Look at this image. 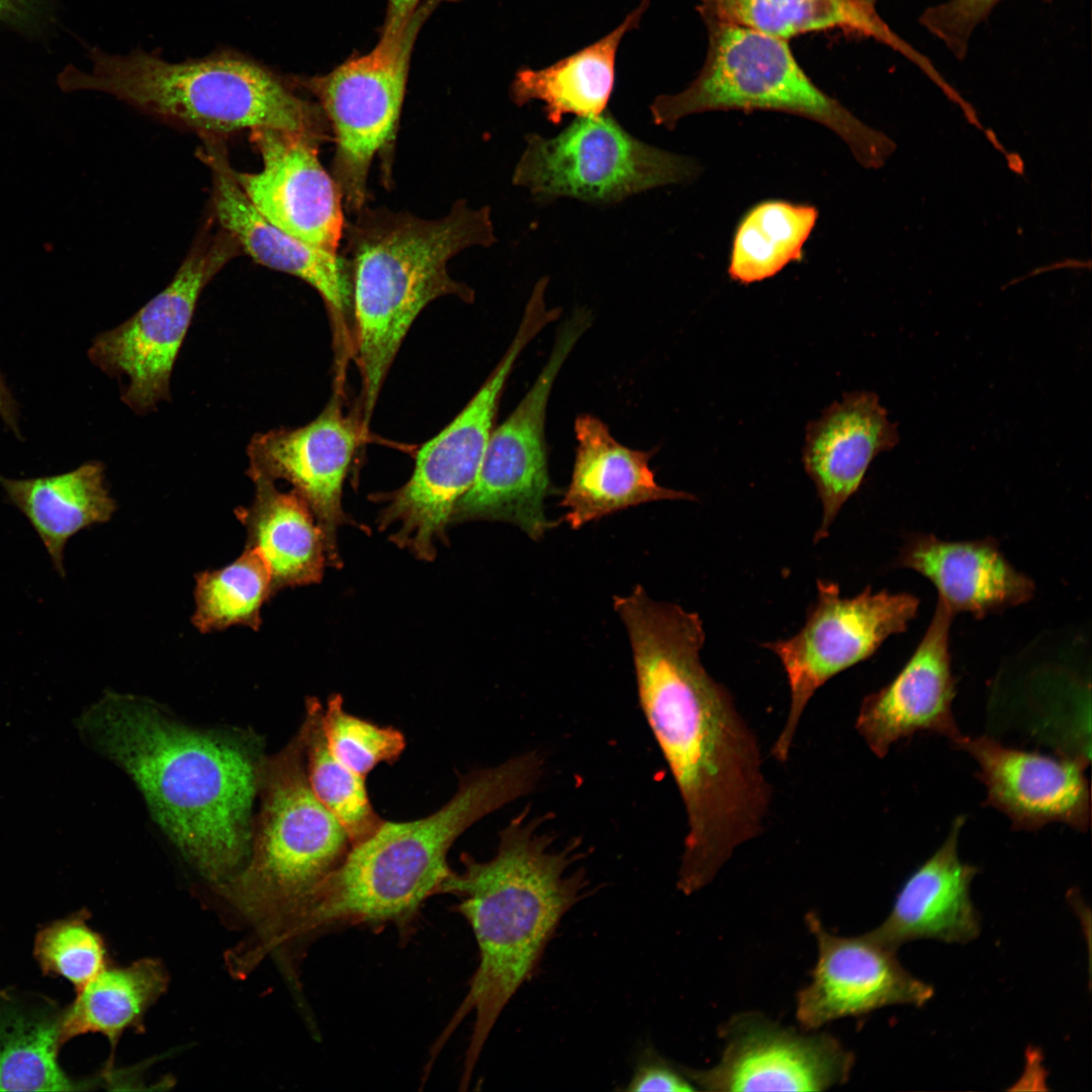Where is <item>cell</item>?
<instances>
[{
  "mask_svg": "<svg viewBox=\"0 0 1092 1092\" xmlns=\"http://www.w3.org/2000/svg\"><path fill=\"white\" fill-rule=\"evenodd\" d=\"M613 606L629 637L640 707L685 806L677 888L691 895L762 832L771 789L755 735L701 663L698 614L652 600L640 584Z\"/></svg>",
  "mask_w": 1092,
  "mask_h": 1092,
  "instance_id": "cell-1",
  "label": "cell"
},
{
  "mask_svg": "<svg viewBox=\"0 0 1092 1092\" xmlns=\"http://www.w3.org/2000/svg\"><path fill=\"white\" fill-rule=\"evenodd\" d=\"M81 735L142 793L157 824L206 880L245 864L260 760L251 738L190 726L146 698L108 693L77 720Z\"/></svg>",
  "mask_w": 1092,
  "mask_h": 1092,
  "instance_id": "cell-2",
  "label": "cell"
},
{
  "mask_svg": "<svg viewBox=\"0 0 1092 1092\" xmlns=\"http://www.w3.org/2000/svg\"><path fill=\"white\" fill-rule=\"evenodd\" d=\"M550 815L525 807L498 834L487 860L463 854V871H452L440 893L459 898L457 908L469 923L478 948V966L468 992L447 1027L446 1036L468 1014L474 1023L464 1059L467 1085L499 1015L539 969L565 914L586 895L585 871L576 839L558 846L547 828Z\"/></svg>",
  "mask_w": 1092,
  "mask_h": 1092,
  "instance_id": "cell-3",
  "label": "cell"
},
{
  "mask_svg": "<svg viewBox=\"0 0 1092 1092\" xmlns=\"http://www.w3.org/2000/svg\"><path fill=\"white\" fill-rule=\"evenodd\" d=\"M541 752L531 750L459 778L454 796L434 813L386 821L351 845L293 924L296 942L340 924L404 926L452 870L447 855L474 823L531 793L544 772Z\"/></svg>",
  "mask_w": 1092,
  "mask_h": 1092,
  "instance_id": "cell-4",
  "label": "cell"
},
{
  "mask_svg": "<svg viewBox=\"0 0 1092 1092\" xmlns=\"http://www.w3.org/2000/svg\"><path fill=\"white\" fill-rule=\"evenodd\" d=\"M345 223L353 280L355 352L366 428L390 365L410 327L431 301L448 294L473 299L447 263L459 252L495 242L490 210L463 200L436 219L364 206Z\"/></svg>",
  "mask_w": 1092,
  "mask_h": 1092,
  "instance_id": "cell-5",
  "label": "cell"
},
{
  "mask_svg": "<svg viewBox=\"0 0 1092 1092\" xmlns=\"http://www.w3.org/2000/svg\"><path fill=\"white\" fill-rule=\"evenodd\" d=\"M92 70L69 65L58 76L65 92H104L155 117L202 136L221 138L242 129L297 132L322 143L329 122L317 102L297 93L284 75L239 51L223 49L171 62L141 48L111 55L89 51Z\"/></svg>",
  "mask_w": 1092,
  "mask_h": 1092,
  "instance_id": "cell-6",
  "label": "cell"
},
{
  "mask_svg": "<svg viewBox=\"0 0 1092 1092\" xmlns=\"http://www.w3.org/2000/svg\"><path fill=\"white\" fill-rule=\"evenodd\" d=\"M260 809L248 858L218 885L260 938L242 962L250 967L280 949L284 938L351 847L340 822L313 795L297 734L263 755L257 779Z\"/></svg>",
  "mask_w": 1092,
  "mask_h": 1092,
  "instance_id": "cell-7",
  "label": "cell"
},
{
  "mask_svg": "<svg viewBox=\"0 0 1092 1092\" xmlns=\"http://www.w3.org/2000/svg\"><path fill=\"white\" fill-rule=\"evenodd\" d=\"M709 46L696 79L681 92L657 96L652 120L672 130L694 113L770 110L803 116L834 131L867 168H879L894 142L822 91L794 57L788 40L739 25L707 24Z\"/></svg>",
  "mask_w": 1092,
  "mask_h": 1092,
  "instance_id": "cell-8",
  "label": "cell"
},
{
  "mask_svg": "<svg viewBox=\"0 0 1092 1092\" xmlns=\"http://www.w3.org/2000/svg\"><path fill=\"white\" fill-rule=\"evenodd\" d=\"M555 309L530 297L517 333L503 358L459 415L419 450L408 481L389 496L378 517L384 530L397 529L390 540L421 560L436 556L437 542H446L457 502L471 487L492 432L498 402L515 363L529 343L550 323Z\"/></svg>",
  "mask_w": 1092,
  "mask_h": 1092,
  "instance_id": "cell-9",
  "label": "cell"
},
{
  "mask_svg": "<svg viewBox=\"0 0 1092 1092\" xmlns=\"http://www.w3.org/2000/svg\"><path fill=\"white\" fill-rule=\"evenodd\" d=\"M448 0H424L405 26L365 54L355 53L323 75H292L316 98L336 143L333 179L350 213L365 206L367 180L376 156L387 173L404 101L413 52L433 12Z\"/></svg>",
  "mask_w": 1092,
  "mask_h": 1092,
  "instance_id": "cell-10",
  "label": "cell"
},
{
  "mask_svg": "<svg viewBox=\"0 0 1092 1092\" xmlns=\"http://www.w3.org/2000/svg\"><path fill=\"white\" fill-rule=\"evenodd\" d=\"M513 183L539 200L571 197L617 203L660 186L695 177L694 161L646 144L608 110L577 117L553 138L526 135Z\"/></svg>",
  "mask_w": 1092,
  "mask_h": 1092,
  "instance_id": "cell-11",
  "label": "cell"
},
{
  "mask_svg": "<svg viewBox=\"0 0 1092 1092\" xmlns=\"http://www.w3.org/2000/svg\"><path fill=\"white\" fill-rule=\"evenodd\" d=\"M592 314L576 308L558 329L547 362L509 418L492 430L475 481L457 502L451 523H511L533 540L555 523L545 514L551 491L545 443L546 408L555 379Z\"/></svg>",
  "mask_w": 1092,
  "mask_h": 1092,
  "instance_id": "cell-12",
  "label": "cell"
},
{
  "mask_svg": "<svg viewBox=\"0 0 1092 1092\" xmlns=\"http://www.w3.org/2000/svg\"><path fill=\"white\" fill-rule=\"evenodd\" d=\"M919 601L907 593H873L840 597L835 582L817 581V598L803 628L793 637L762 644L781 660L790 688L786 723L771 754L786 761L803 712L827 680L872 656L891 635L904 632L916 616Z\"/></svg>",
  "mask_w": 1092,
  "mask_h": 1092,
  "instance_id": "cell-13",
  "label": "cell"
},
{
  "mask_svg": "<svg viewBox=\"0 0 1092 1092\" xmlns=\"http://www.w3.org/2000/svg\"><path fill=\"white\" fill-rule=\"evenodd\" d=\"M240 251L221 228L216 234H203L160 293L94 340L90 360L105 373L127 380L121 398L134 412L146 413L169 397L172 369L198 297Z\"/></svg>",
  "mask_w": 1092,
  "mask_h": 1092,
  "instance_id": "cell-14",
  "label": "cell"
},
{
  "mask_svg": "<svg viewBox=\"0 0 1092 1092\" xmlns=\"http://www.w3.org/2000/svg\"><path fill=\"white\" fill-rule=\"evenodd\" d=\"M720 1035L725 1046L717 1065L682 1068L698 1090L823 1091L845 1083L854 1064L831 1034L802 1033L755 1012L735 1015Z\"/></svg>",
  "mask_w": 1092,
  "mask_h": 1092,
  "instance_id": "cell-15",
  "label": "cell"
},
{
  "mask_svg": "<svg viewBox=\"0 0 1092 1092\" xmlns=\"http://www.w3.org/2000/svg\"><path fill=\"white\" fill-rule=\"evenodd\" d=\"M251 141L261 155L262 170H234L251 204L286 234L338 253L345 229L344 205L335 180L318 159L322 142L270 128L252 129Z\"/></svg>",
  "mask_w": 1092,
  "mask_h": 1092,
  "instance_id": "cell-16",
  "label": "cell"
},
{
  "mask_svg": "<svg viewBox=\"0 0 1092 1092\" xmlns=\"http://www.w3.org/2000/svg\"><path fill=\"white\" fill-rule=\"evenodd\" d=\"M806 923L818 956L810 984L797 994L796 1016L805 1031L889 1005L922 1006L933 996L929 984L901 966L896 950L869 933L834 935L813 912L806 915Z\"/></svg>",
  "mask_w": 1092,
  "mask_h": 1092,
  "instance_id": "cell-17",
  "label": "cell"
},
{
  "mask_svg": "<svg viewBox=\"0 0 1092 1092\" xmlns=\"http://www.w3.org/2000/svg\"><path fill=\"white\" fill-rule=\"evenodd\" d=\"M201 159L212 173V207L222 230L257 263L295 276L313 287L331 314L339 352L353 343L352 269L348 258L306 244L281 231L251 204L234 176L219 138L203 136Z\"/></svg>",
  "mask_w": 1092,
  "mask_h": 1092,
  "instance_id": "cell-18",
  "label": "cell"
},
{
  "mask_svg": "<svg viewBox=\"0 0 1092 1092\" xmlns=\"http://www.w3.org/2000/svg\"><path fill=\"white\" fill-rule=\"evenodd\" d=\"M360 429L337 399L312 422L255 435L248 446L250 478L284 479L308 505L325 532L329 564L340 566L337 530L348 523L342 492Z\"/></svg>",
  "mask_w": 1092,
  "mask_h": 1092,
  "instance_id": "cell-19",
  "label": "cell"
},
{
  "mask_svg": "<svg viewBox=\"0 0 1092 1092\" xmlns=\"http://www.w3.org/2000/svg\"><path fill=\"white\" fill-rule=\"evenodd\" d=\"M979 765L986 805L1006 815L1017 830L1033 831L1061 822L1079 831L1090 826V786L1082 755L1051 756L1006 746L981 736L956 745Z\"/></svg>",
  "mask_w": 1092,
  "mask_h": 1092,
  "instance_id": "cell-20",
  "label": "cell"
},
{
  "mask_svg": "<svg viewBox=\"0 0 1092 1092\" xmlns=\"http://www.w3.org/2000/svg\"><path fill=\"white\" fill-rule=\"evenodd\" d=\"M953 613L940 601L915 651L885 687L863 698L855 722L871 751L885 757L891 746L918 732L937 734L956 746L954 678L949 653Z\"/></svg>",
  "mask_w": 1092,
  "mask_h": 1092,
  "instance_id": "cell-21",
  "label": "cell"
},
{
  "mask_svg": "<svg viewBox=\"0 0 1092 1092\" xmlns=\"http://www.w3.org/2000/svg\"><path fill=\"white\" fill-rule=\"evenodd\" d=\"M898 442L897 424L889 420L873 391L846 392L807 424L802 462L823 510L815 542L828 535L842 506L860 487L873 460Z\"/></svg>",
  "mask_w": 1092,
  "mask_h": 1092,
  "instance_id": "cell-22",
  "label": "cell"
},
{
  "mask_svg": "<svg viewBox=\"0 0 1092 1092\" xmlns=\"http://www.w3.org/2000/svg\"><path fill=\"white\" fill-rule=\"evenodd\" d=\"M965 820L957 817L939 848L907 878L888 917L868 932L873 938L896 950L914 939L966 943L979 935L981 922L970 894L978 869L958 853Z\"/></svg>",
  "mask_w": 1092,
  "mask_h": 1092,
  "instance_id": "cell-23",
  "label": "cell"
},
{
  "mask_svg": "<svg viewBox=\"0 0 1092 1092\" xmlns=\"http://www.w3.org/2000/svg\"><path fill=\"white\" fill-rule=\"evenodd\" d=\"M575 459L569 485L560 506L563 520L576 530L589 522L638 505L696 496L659 485L649 461L654 451L630 449L619 443L599 418L579 415L574 423Z\"/></svg>",
  "mask_w": 1092,
  "mask_h": 1092,
  "instance_id": "cell-24",
  "label": "cell"
},
{
  "mask_svg": "<svg viewBox=\"0 0 1092 1092\" xmlns=\"http://www.w3.org/2000/svg\"><path fill=\"white\" fill-rule=\"evenodd\" d=\"M896 564L927 577L938 601L953 614L978 619L1032 598L1034 584L1004 557L993 540L944 541L933 535L910 537Z\"/></svg>",
  "mask_w": 1092,
  "mask_h": 1092,
  "instance_id": "cell-25",
  "label": "cell"
},
{
  "mask_svg": "<svg viewBox=\"0 0 1092 1092\" xmlns=\"http://www.w3.org/2000/svg\"><path fill=\"white\" fill-rule=\"evenodd\" d=\"M697 10L706 25H739L784 40L832 29L874 38L912 61L931 80L938 77L931 63L899 37L868 0H700Z\"/></svg>",
  "mask_w": 1092,
  "mask_h": 1092,
  "instance_id": "cell-26",
  "label": "cell"
},
{
  "mask_svg": "<svg viewBox=\"0 0 1092 1092\" xmlns=\"http://www.w3.org/2000/svg\"><path fill=\"white\" fill-rule=\"evenodd\" d=\"M0 487L27 519L63 578L69 540L86 528L106 523L116 509L105 484L104 467L96 461L50 476L11 478L0 473Z\"/></svg>",
  "mask_w": 1092,
  "mask_h": 1092,
  "instance_id": "cell-27",
  "label": "cell"
},
{
  "mask_svg": "<svg viewBox=\"0 0 1092 1092\" xmlns=\"http://www.w3.org/2000/svg\"><path fill=\"white\" fill-rule=\"evenodd\" d=\"M253 481V503L236 514L247 529V547L258 552L269 568L274 593L320 582L329 547L310 508L294 490L281 492L266 478Z\"/></svg>",
  "mask_w": 1092,
  "mask_h": 1092,
  "instance_id": "cell-28",
  "label": "cell"
},
{
  "mask_svg": "<svg viewBox=\"0 0 1092 1092\" xmlns=\"http://www.w3.org/2000/svg\"><path fill=\"white\" fill-rule=\"evenodd\" d=\"M649 2L642 0L616 29L549 67L518 70L510 87L512 101L518 106L531 100L542 101L543 111L553 124H559L564 114L601 115L614 89L619 44L628 31L638 26Z\"/></svg>",
  "mask_w": 1092,
  "mask_h": 1092,
  "instance_id": "cell-29",
  "label": "cell"
},
{
  "mask_svg": "<svg viewBox=\"0 0 1092 1092\" xmlns=\"http://www.w3.org/2000/svg\"><path fill=\"white\" fill-rule=\"evenodd\" d=\"M64 1014L46 996L0 993V1091L84 1089L88 1083L72 1079L59 1063Z\"/></svg>",
  "mask_w": 1092,
  "mask_h": 1092,
  "instance_id": "cell-30",
  "label": "cell"
},
{
  "mask_svg": "<svg viewBox=\"0 0 1092 1092\" xmlns=\"http://www.w3.org/2000/svg\"><path fill=\"white\" fill-rule=\"evenodd\" d=\"M169 984L163 964L142 959L126 967L107 966L77 991L65 1007V1042L85 1033L107 1037L111 1051L127 1029L140 1031L147 1011L164 994Z\"/></svg>",
  "mask_w": 1092,
  "mask_h": 1092,
  "instance_id": "cell-31",
  "label": "cell"
},
{
  "mask_svg": "<svg viewBox=\"0 0 1092 1092\" xmlns=\"http://www.w3.org/2000/svg\"><path fill=\"white\" fill-rule=\"evenodd\" d=\"M817 218L818 210L809 204L767 200L751 207L733 237L730 278L748 285L771 278L788 264L801 261Z\"/></svg>",
  "mask_w": 1092,
  "mask_h": 1092,
  "instance_id": "cell-32",
  "label": "cell"
},
{
  "mask_svg": "<svg viewBox=\"0 0 1092 1092\" xmlns=\"http://www.w3.org/2000/svg\"><path fill=\"white\" fill-rule=\"evenodd\" d=\"M324 706L317 698L305 702L298 729L305 774L316 799L346 831L351 845L365 840L383 822L374 810L365 779L341 762L328 746L322 725Z\"/></svg>",
  "mask_w": 1092,
  "mask_h": 1092,
  "instance_id": "cell-33",
  "label": "cell"
},
{
  "mask_svg": "<svg viewBox=\"0 0 1092 1092\" xmlns=\"http://www.w3.org/2000/svg\"><path fill=\"white\" fill-rule=\"evenodd\" d=\"M195 580L192 623L202 633L235 625L259 630L262 607L275 594L269 568L249 547L230 564L200 572Z\"/></svg>",
  "mask_w": 1092,
  "mask_h": 1092,
  "instance_id": "cell-34",
  "label": "cell"
},
{
  "mask_svg": "<svg viewBox=\"0 0 1092 1092\" xmlns=\"http://www.w3.org/2000/svg\"><path fill=\"white\" fill-rule=\"evenodd\" d=\"M323 731L333 754L366 779L379 763H393L406 742L401 731L380 726L346 711L341 695H331L323 710Z\"/></svg>",
  "mask_w": 1092,
  "mask_h": 1092,
  "instance_id": "cell-35",
  "label": "cell"
},
{
  "mask_svg": "<svg viewBox=\"0 0 1092 1092\" xmlns=\"http://www.w3.org/2000/svg\"><path fill=\"white\" fill-rule=\"evenodd\" d=\"M88 913L54 921L35 936L33 954L41 971L68 980L80 990L107 964L102 936L86 922Z\"/></svg>",
  "mask_w": 1092,
  "mask_h": 1092,
  "instance_id": "cell-36",
  "label": "cell"
},
{
  "mask_svg": "<svg viewBox=\"0 0 1092 1092\" xmlns=\"http://www.w3.org/2000/svg\"><path fill=\"white\" fill-rule=\"evenodd\" d=\"M1000 0H948L926 9L921 24L957 57L964 58L975 27Z\"/></svg>",
  "mask_w": 1092,
  "mask_h": 1092,
  "instance_id": "cell-37",
  "label": "cell"
},
{
  "mask_svg": "<svg viewBox=\"0 0 1092 1092\" xmlns=\"http://www.w3.org/2000/svg\"><path fill=\"white\" fill-rule=\"evenodd\" d=\"M625 1090L690 1092L698 1088L688 1078L682 1068L674 1066L654 1049L647 1048L640 1054Z\"/></svg>",
  "mask_w": 1092,
  "mask_h": 1092,
  "instance_id": "cell-38",
  "label": "cell"
},
{
  "mask_svg": "<svg viewBox=\"0 0 1092 1092\" xmlns=\"http://www.w3.org/2000/svg\"><path fill=\"white\" fill-rule=\"evenodd\" d=\"M42 0H0V21L32 31L41 26Z\"/></svg>",
  "mask_w": 1092,
  "mask_h": 1092,
  "instance_id": "cell-39",
  "label": "cell"
},
{
  "mask_svg": "<svg viewBox=\"0 0 1092 1092\" xmlns=\"http://www.w3.org/2000/svg\"><path fill=\"white\" fill-rule=\"evenodd\" d=\"M386 11L379 36L398 33L407 23L422 0H386Z\"/></svg>",
  "mask_w": 1092,
  "mask_h": 1092,
  "instance_id": "cell-40",
  "label": "cell"
},
{
  "mask_svg": "<svg viewBox=\"0 0 1092 1092\" xmlns=\"http://www.w3.org/2000/svg\"><path fill=\"white\" fill-rule=\"evenodd\" d=\"M0 418L16 437H20L15 400L0 373Z\"/></svg>",
  "mask_w": 1092,
  "mask_h": 1092,
  "instance_id": "cell-41",
  "label": "cell"
},
{
  "mask_svg": "<svg viewBox=\"0 0 1092 1092\" xmlns=\"http://www.w3.org/2000/svg\"><path fill=\"white\" fill-rule=\"evenodd\" d=\"M868 1H870V2H872V3H875V2H876V0H868Z\"/></svg>",
  "mask_w": 1092,
  "mask_h": 1092,
  "instance_id": "cell-42",
  "label": "cell"
}]
</instances>
